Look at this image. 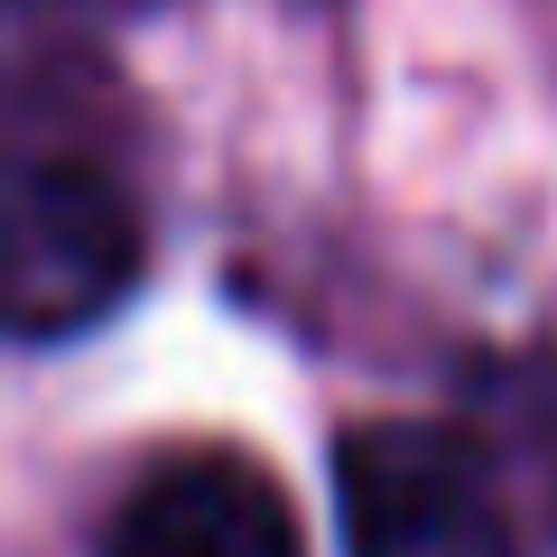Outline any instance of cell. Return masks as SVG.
I'll list each match as a JSON object with an SVG mask.
<instances>
[{
    "instance_id": "obj_2",
    "label": "cell",
    "mask_w": 557,
    "mask_h": 557,
    "mask_svg": "<svg viewBox=\"0 0 557 557\" xmlns=\"http://www.w3.org/2000/svg\"><path fill=\"white\" fill-rule=\"evenodd\" d=\"M344 557H520L502 474L465 428L381 418L335 456Z\"/></svg>"
},
{
    "instance_id": "obj_3",
    "label": "cell",
    "mask_w": 557,
    "mask_h": 557,
    "mask_svg": "<svg viewBox=\"0 0 557 557\" xmlns=\"http://www.w3.org/2000/svg\"><path fill=\"white\" fill-rule=\"evenodd\" d=\"M102 557H307L278 483L251 456H168L112 511Z\"/></svg>"
},
{
    "instance_id": "obj_1",
    "label": "cell",
    "mask_w": 557,
    "mask_h": 557,
    "mask_svg": "<svg viewBox=\"0 0 557 557\" xmlns=\"http://www.w3.org/2000/svg\"><path fill=\"white\" fill-rule=\"evenodd\" d=\"M139 260H149V233L131 186L102 159L28 149L10 177V335L57 344L102 325L139 288Z\"/></svg>"
}]
</instances>
